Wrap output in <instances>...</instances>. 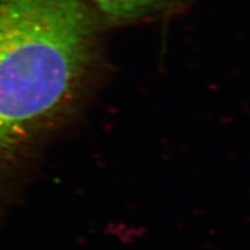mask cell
I'll return each mask as SVG.
<instances>
[{
  "mask_svg": "<svg viewBox=\"0 0 250 250\" xmlns=\"http://www.w3.org/2000/svg\"><path fill=\"white\" fill-rule=\"evenodd\" d=\"M94 34L83 0H0V160L71 102Z\"/></svg>",
  "mask_w": 250,
  "mask_h": 250,
  "instance_id": "1",
  "label": "cell"
},
{
  "mask_svg": "<svg viewBox=\"0 0 250 250\" xmlns=\"http://www.w3.org/2000/svg\"><path fill=\"white\" fill-rule=\"evenodd\" d=\"M103 14L110 19H133L160 8L169 0H92Z\"/></svg>",
  "mask_w": 250,
  "mask_h": 250,
  "instance_id": "2",
  "label": "cell"
}]
</instances>
